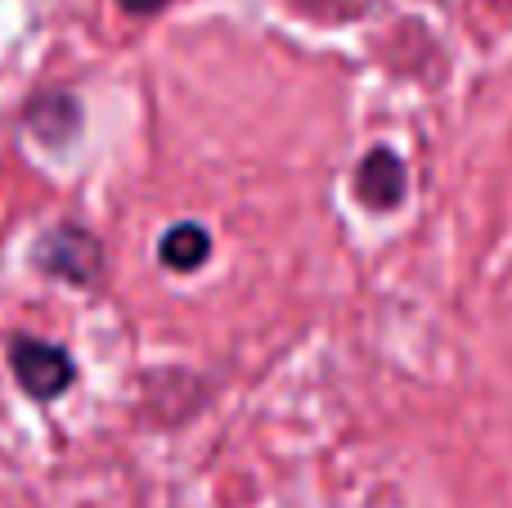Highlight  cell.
Here are the masks:
<instances>
[{
	"label": "cell",
	"instance_id": "1",
	"mask_svg": "<svg viewBox=\"0 0 512 508\" xmlns=\"http://www.w3.org/2000/svg\"><path fill=\"white\" fill-rule=\"evenodd\" d=\"M32 266L50 279H68L77 288H95L104 275V248L90 230L59 221L32 243Z\"/></svg>",
	"mask_w": 512,
	"mask_h": 508
},
{
	"label": "cell",
	"instance_id": "2",
	"mask_svg": "<svg viewBox=\"0 0 512 508\" xmlns=\"http://www.w3.org/2000/svg\"><path fill=\"white\" fill-rule=\"evenodd\" d=\"M9 369H14L18 387H23L32 401H54V396H63L72 387V378H77L72 356L45 338H14V347H9Z\"/></svg>",
	"mask_w": 512,
	"mask_h": 508
},
{
	"label": "cell",
	"instance_id": "3",
	"mask_svg": "<svg viewBox=\"0 0 512 508\" xmlns=\"http://www.w3.org/2000/svg\"><path fill=\"white\" fill-rule=\"evenodd\" d=\"M405 162L396 158L391 149H373L364 153L360 171H355V194H360L364 207H373V212H391V207L405 203Z\"/></svg>",
	"mask_w": 512,
	"mask_h": 508
},
{
	"label": "cell",
	"instance_id": "4",
	"mask_svg": "<svg viewBox=\"0 0 512 508\" xmlns=\"http://www.w3.org/2000/svg\"><path fill=\"white\" fill-rule=\"evenodd\" d=\"M27 126L41 144H68L81 126V108L68 90H41L36 99H27Z\"/></svg>",
	"mask_w": 512,
	"mask_h": 508
},
{
	"label": "cell",
	"instance_id": "5",
	"mask_svg": "<svg viewBox=\"0 0 512 508\" xmlns=\"http://www.w3.org/2000/svg\"><path fill=\"white\" fill-rule=\"evenodd\" d=\"M207 257H212V234H207L203 225H194V221L171 225V230L158 239V261L167 270H180V275L207 266Z\"/></svg>",
	"mask_w": 512,
	"mask_h": 508
},
{
	"label": "cell",
	"instance_id": "6",
	"mask_svg": "<svg viewBox=\"0 0 512 508\" xmlns=\"http://www.w3.org/2000/svg\"><path fill=\"white\" fill-rule=\"evenodd\" d=\"M122 9H126V14L149 18V14H162V9H167V0H122Z\"/></svg>",
	"mask_w": 512,
	"mask_h": 508
}]
</instances>
